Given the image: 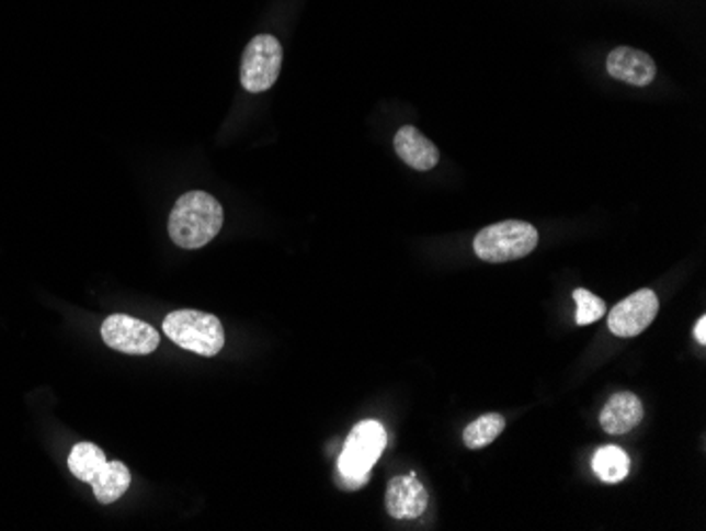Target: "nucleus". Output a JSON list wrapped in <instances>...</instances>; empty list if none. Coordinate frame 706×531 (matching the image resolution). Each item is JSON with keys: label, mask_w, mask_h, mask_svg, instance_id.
Instances as JSON below:
<instances>
[{"label": "nucleus", "mask_w": 706, "mask_h": 531, "mask_svg": "<svg viewBox=\"0 0 706 531\" xmlns=\"http://www.w3.org/2000/svg\"><path fill=\"white\" fill-rule=\"evenodd\" d=\"M225 212L216 197L204 191H189L170 214L168 231L172 241L184 250H197L220 234Z\"/></svg>", "instance_id": "obj_1"}, {"label": "nucleus", "mask_w": 706, "mask_h": 531, "mask_svg": "<svg viewBox=\"0 0 706 531\" xmlns=\"http://www.w3.org/2000/svg\"><path fill=\"white\" fill-rule=\"evenodd\" d=\"M387 444V434L379 421L366 419L360 421L339 455L337 466V483H341L345 489H357L366 485L368 473L382 457L383 449Z\"/></svg>", "instance_id": "obj_2"}, {"label": "nucleus", "mask_w": 706, "mask_h": 531, "mask_svg": "<svg viewBox=\"0 0 706 531\" xmlns=\"http://www.w3.org/2000/svg\"><path fill=\"white\" fill-rule=\"evenodd\" d=\"M539 234L525 221H501L474 237V255L485 263L519 261L537 248Z\"/></svg>", "instance_id": "obj_3"}, {"label": "nucleus", "mask_w": 706, "mask_h": 531, "mask_svg": "<svg viewBox=\"0 0 706 531\" xmlns=\"http://www.w3.org/2000/svg\"><path fill=\"white\" fill-rule=\"evenodd\" d=\"M163 332L180 348L206 358L220 354V350L225 348V328L220 320L204 312H172L163 320Z\"/></svg>", "instance_id": "obj_4"}, {"label": "nucleus", "mask_w": 706, "mask_h": 531, "mask_svg": "<svg viewBox=\"0 0 706 531\" xmlns=\"http://www.w3.org/2000/svg\"><path fill=\"white\" fill-rule=\"evenodd\" d=\"M282 61H284V49L275 36L271 34L254 36L248 43L241 58V75H239L241 86L252 93H261L273 88L282 72Z\"/></svg>", "instance_id": "obj_5"}, {"label": "nucleus", "mask_w": 706, "mask_h": 531, "mask_svg": "<svg viewBox=\"0 0 706 531\" xmlns=\"http://www.w3.org/2000/svg\"><path fill=\"white\" fill-rule=\"evenodd\" d=\"M102 341L123 354H152L159 348V332L143 320L115 314L102 325Z\"/></svg>", "instance_id": "obj_6"}, {"label": "nucleus", "mask_w": 706, "mask_h": 531, "mask_svg": "<svg viewBox=\"0 0 706 531\" xmlns=\"http://www.w3.org/2000/svg\"><path fill=\"white\" fill-rule=\"evenodd\" d=\"M660 312V301L653 291L641 289L626 296L610 312L607 326L616 337H637L648 328Z\"/></svg>", "instance_id": "obj_7"}, {"label": "nucleus", "mask_w": 706, "mask_h": 531, "mask_svg": "<svg viewBox=\"0 0 706 531\" xmlns=\"http://www.w3.org/2000/svg\"><path fill=\"white\" fill-rule=\"evenodd\" d=\"M385 506L394 519H417L428 510V492L414 474L394 476L387 485Z\"/></svg>", "instance_id": "obj_8"}, {"label": "nucleus", "mask_w": 706, "mask_h": 531, "mask_svg": "<svg viewBox=\"0 0 706 531\" xmlns=\"http://www.w3.org/2000/svg\"><path fill=\"white\" fill-rule=\"evenodd\" d=\"M610 77L635 88H648L656 79V61L646 52L633 47H616L607 56Z\"/></svg>", "instance_id": "obj_9"}, {"label": "nucleus", "mask_w": 706, "mask_h": 531, "mask_svg": "<svg viewBox=\"0 0 706 531\" xmlns=\"http://www.w3.org/2000/svg\"><path fill=\"white\" fill-rule=\"evenodd\" d=\"M394 148L398 157L417 172H430L441 161V152L436 145L412 125H405L396 132Z\"/></svg>", "instance_id": "obj_10"}, {"label": "nucleus", "mask_w": 706, "mask_h": 531, "mask_svg": "<svg viewBox=\"0 0 706 531\" xmlns=\"http://www.w3.org/2000/svg\"><path fill=\"white\" fill-rule=\"evenodd\" d=\"M644 415H646V409H644V403L637 394L618 392L603 407L601 426L607 434L619 437V434L635 430L644 421Z\"/></svg>", "instance_id": "obj_11"}, {"label": "nucleus", "mask_w": 706, "mask_h": 531, "mask_svg": "<svg viewBox=\"0 0 706 531\" xmlns=\"http://www.w3.org/2000/svg\"><path fill=\"white\" fill-rule=\"evenodd\" d=\"M129 483H132V474L125 468V464L106 462V466L95 474V478L89 485L93 487L98 502L113 504L127 492Z\"/></svg>", "instance_id": "obj_12"}, {"label": "nucleus", "mask_w": 706, "mask_h": 531, "mask_svg": "<svg viewBox=\"0 0 706 531\" xmlns=\"http://www.w3.org/2000/svg\"><path fill=\"white\" fill-rule=\"evenodd\" d=\"M106 455L100 447L93 443H79L72 447L70 455H68V468L72 476H77L79 481L91 483L95 478V474L100 473L106 466Z\"/></svg>", "instance_id": "obj_13"}, {"label": "nucleus", "mask_w": 706, "mask_h": 531, "mask_svg": "<svg viewBox=\"0 0 706 531\" xmlns=\"http://www.w3.org/2000/svg\"><path fill=\"white\" fill-rule=\"evenodd\" d=\"M592 468L603 483H619L628 476L630 460L619 447H601L592 457Z\"/></svg>", "instance_id": "obj_14"}, {"label": "nucleus", "mask_w": 706, "mask_h": 531, "mask_svg": "<svg viewBox=\"0 0 706 531\" xmlns=\"http://www.w3.org/2000/svg\"><path fill=\"white\" fill-rule=\"evenodd\" d=\"M505 428V417L500 414H487L474 419L464 430V443L468 449H482L493 443Z\"/></svg>", "instance_id": "obj_15"}, {"label": "nucleus", "mask_w": 706, "mask_h": 531, "mask_svg": "<svg viewBox=\"0 0 706 531\" xmlns=\"http://www.w3.org/2000/svg\"><path fill=\"white\" fill-rule=\"evenodd\" d=\"M573 298L578 305V314H576V325L589 326L596 320H601L607 312V305L603 298L592 295L587 289H576L573 291Z\"/></svg>", "instance_id": "obj_16"}, {"label": "nucleus", "mask_w": 706, "mask_h": 531, "mask_svg": "<svg viewBox=\"0 0 706 531\" xmlns=\"http://www.w3.org/2000/svg\"><path fill=\"white\" fill-rule=\"evenodd\" d=\"M694 337H696V341H698V343H703V346H705V343H706V316H701V318H698V323H696V326H694Z\"/></svg>", "instance_id": "obj_17"}]
</instances>
